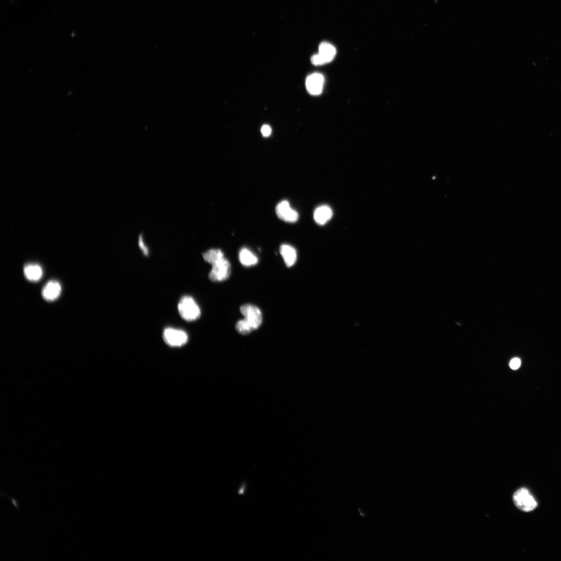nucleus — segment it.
Here are the masks:
<instances>
[{
  "mask_svg": "<svg viewBox=\"0 0 561 561\" xmlns=\"http://www.w3.org/2000/svg\"><path fill=\"white\" fill-rule=\"evenodd\" d=\"M178 310L180 317L188 322L195 321L201 316L199 306L191 296H185L180 299Z\"/></svg>",
  "mask_w": 561,
  "mask_h": 561,
  "instance_id": "f257e3e1",
  "label": "nucleus"
},
{
  "mask_svg": "<svg viewBox=\"0 0 561 561\" xmlns=\"http://www.w3.org/2000/svg\"><path fill=\"white\" fill-rule=\"evenodd\" d=\"M516 506L524 512H530L537 506V502L529 491L526 488L518 490L513 496Z\"/></svg>",
  "mask_w": 561,
  "mask_h": 561,
  "instance_id": "f03ea898",
  "label": "nucleus"
},
{
  "mask_svg": "<svg viewBox=\"0 0 561 561\" xmlns=\"http://www.w3.org/2000/svg\"><path fill=\"white\" fill-rule=\"evenodd\" d=\"M241 314L250 325L252 331L258 329L262 323V314L256 305L245 304L240 309Z\"/></svg>",
  "mask_w": 561,
  "mask_h": 561,
  "instance_id": "7ed1b4c3",
  "label": "nucleus"
},
{
  "mask_svg": "<svg viewBox=\"0 0 561 561\" xmlns=\"http://www.w3.org/2000/svg\"><path fill=\"white\" fill-rule=\"evenodd\" d=\"M319 50V53L312 58V64L315 66H321L331 62L336 55L335 47L328 42L322 43Z\"/></svg>",
  "mask_w": 561,
  "mask_h": 561,
  "instance_id": "20e7f679",
  "label": "nucleus"
},
{
  "mask_svg": "<svg viewBox=\"0 0 561 561\" xmlns=\"http://www.w3.org/2000/svg\"><path fill=\"white\" fill-rule=\"evenodd\" d=\"M231 273L230 263L225 258L212 265L209 278L214 282H223L229 278Z\"/></svg>",
  "mask_w": 561,
  "mask_h": 561,
  "instance_id": "39448f33",
  "label": "nucleus"
},
{
  "mask_svg": "<svg viewBox=\"0 0 561 561\" xmlns=\"http://www.w3.org/2000/svg\"><path fill=\"white\" fill-rule=\"evenodd\" d=\"M163 338L167 344L173 347H182L188 340V336L185 331L172 328H168L164 330Z\"/></svg>",
  "mask_w": 561,
  "mask_h": 561,
  "instance_id": "423d86ee",
  "label": "nucleus"
},
{
  "mask_svg": "<svg viewBox=\"0 0 561 561\" xmlns=\"http://www.w3.org/2000/svg\"><path fill=\"white\" fill-rule=\"evenodd\" d=\"M276 212L280 220L287 223H295L299 218L298 213L291 208L289 202L286 200L282 201L278 204Z\"/></svg>",
  "mask_w": 561,
  "mask_h": 561,
  "instance_id": "0eeeda50",
  "label": "nucleus"
},
{
  "mask_svg": "<svg viewBox=\"0 0 561 561\" xmlns=\"http://www.w3.org/2000/svg\"><path fill=\"white\" fill-rule=\"evenodd\" d=\"M324 78L319 73L309 76L305 81V86L309 93L313 95H319L323 91Z\"/></svg>",
  "mask_w": 561,
  "mask_h": 561,
  "instance_id": "6e6552de",
  "label": "nucleus"
},
{
  "mask_svg": "<svg viewBox=\"0 0 561 561\" xmlns=\"http://www.w3.org/2000/svg\"><path fill=\"white\" fill-rule=\"evenodd\" d=\"M61 290V286L58 282L51 281L48 282L43 288L42 295L46 300L53 301L59 297Z\"/></svg>",
  "mask_w": 561,
  "mask_h": 561,
  "instance_id": "1a4fd4ad",
  "label": "nucleus"
},
{
  "mask_svg": "<svg viewBox=\"0 0 561 561\" xmlns=\"http://www.w3.org/2000/svg\"><path fill=\"white\" fill-rule=\"evenodd\" d=\"M280 251L286 266L292 267L297 260L296 249L289 245L283 244L280 247Z\"/></svg>",
  "mask_w": 561,
  "mask_h": 561,
  "instance_id": "9d476101",
  "label": "nucleus"
},
{
  "mask_svg": "<svg viewBox=\"0 0 561 561\" xmlns=\"http://www.w3.org/2000/svg\"><path fill=\"white\" fill-rule=\"evenodd\" d=\"M314 216L315 222L319 225H323L332 219L333 211L328 206H321L315 210Z\"/></svg>",
  "mask_w": 561,
  "mask_h": 561,
  "instance_id": "9b49d317",
  "label": "nucleus"
},
{
  "mask_svg": "<svg viewBox=\"0 0 561 561\" xmlns=\"http://www.w3.org/2000/svg\"><path fill=\"white\" fill-rule=\"evenodd\" d=\"M239 260L242 265L246 267L256 265L259 262L258 257L246 248L241 249L239 252Z\"/></svg>",
  "mask_w": 561,
  "mask_h": 561,
  "instance_id": "f8f14e48",
  "label": "nucleus"
},
{
  "mask_svg": "<svg viewBox=\"0 0 561 561\" xmlns=\"http://www.w3.org/2000/svg\"><path fill=\"white\" fill-rule=\"evenodd\" d=\"M24 273L26 277L31 281H38L42 275L41 267L37 264H28L25 266Z\"/></svg>",
  "mask_w": 561,
  "mask_h": 561,
  "instance_id": "ddd939ff",
  "label": "nucleus"
},
{
  "mask_svg": "<svg viewBox=\"0 0 561 561\" xmlns=\"http://www.w3.org/2000/svg\"><path fill=\"white\" fill-rule=\"evenodd\" d=\"M203 259L212 265L225 259L224 254L220 249H211L203 254Z\"/></svg>",
  "mask_w": 561,
  "mask_h": 561,
  "instance_id": "4468645a",
  "label": "nucleus"
},
{
  "mask_svg": "<svg viewBox=\"0 0 561 561\" xmlns=\"http://www.w3.org/2000/svg\"><path fill=\"white\" fill-rule=\"evenodd\" d=\"M236 328L237 332L242 335H247L252 331V329L245 319L239 321L237 323Z\"/></svg>",
  "mask_w": 561,
  "mask_h": 561,
  "instance_id": "2eb2a0df",
  "label": "nucleus"
},
{
  "mask_svg": "<svg viewBox=\"0 0 561 561\" xmlns=\"http://www.w3.org/2000/svg\"><path fill=\"white\" fill-rule=\"evenodd\" d=\"M138 245L143 254L144 255V256H148L149 255V250L148 247L144 244L143 237L142 235H140L139 237Z\"/></svg>",
  "mask_w": 561,
  "mask_h": 561,
  "instance_id": "dca6fc26",
  "label": "nucleus"
},
{
  "mask_svg": "<svg viewBox=\"0 0 561 561\" xmlns=\"http://www.w3.org/2000/svg\"><path fill=\"white\" fill-rule=\"evenodd\" d=\"M521 364V362L520 359L516 358L513 359L511 363H510V367L514 370H516L520 367Z\"/></svg>",
  "mask_w": 561,
  "mask_h": 561,
  "instance_id": "f3484780",
  "label": "nucleus"
},
{
  "mask_svg": "<svg viewBox=\"0 0 561 561\" xmlns=\"http://www.w3.org/2000/svg\"><path fill=\"white\" fill-rule=\"evenodd\" d=\"M261 132L263 136L267 137H269L272 133V129L268 125H264L261 129Z\"/></svg>",
  "mask_w": 561,
  "mask_h": 561,
  "instance_id": "a211bd4d",
  "label": "nucleus"
}]
</instances>
